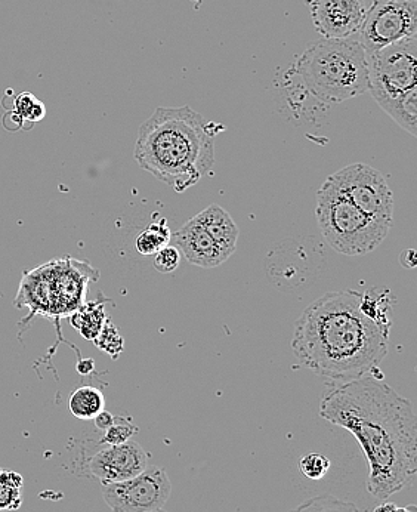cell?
Segmentation results:
<instances>
[{"label":"cell","instance_id":"15","mask_svg":"<svg viewBox=\"0 0 417 512\" xmlns=\"http://www.w3.org/2000/svg\"><path fill=\"white\" fill-rule=\"evenodd\" d=\"M105 409L103 391L91 385H83L71 393L69 397V410L71 415L82 421H94L98 413Z\"/></svg>","mask_w":417,"mask_h":512},{"label":"cell","instance_id":"4","mask_svg":"<svg viewBox=\"0 0 417 512\" xmlns=\"http://www.w3.org/2000/svg\"><path fill=\"white\" fill-rule=\"evenodd\" d=\"M296 74L315 100L341 104L369 91V57L360 40L323 39L308 46Z\"/></svg>","mask_w":417,"mask_h":512},{"label":"cell","instance_id":"23","mask_svg":"<svg viewBox=\"0 0 417 512\" xmlns=\"http://www.w3.org/2000/svg\"><path fill=\"white\" fill-rule=\"evenodd\" d=\"M15 113L27 122H40L45 119L46 109L42 101L37 100L30 92H23L15 100Z\"/></svg>","mask_w":417,"mask_h":512},{"label":"cell","instance_id":"11","mask_svg":"<svg viewBox=\"0 0 417 512\" xmlns=\"http://www.w3.org/2000/svg\"><path fill=\"white\" fill-rule=\"evenodd\" d=\"M315 30L324 39H349L366 17L364 0H308Z\"/></svg>","mask_w":417,"mask_h":512},{"label":"cell","instance_id":"2","mask_svg":"<svg viewBox=\"0 0 417 512\" xmlns=\"http://www.w3.org/2000/svg\"><path fill=\"white\" fill-rule=\"evenodd\" d=\"M360 302L361 293L348 289L326 293L305 308L292 341L299 365L336 382L379 372L389 333L364 316Z\"/></svg>","mask_w":417,"mask_h":512},{"label":"cell","instance_id":"7","mask_svg":"<svg viewBox=\"0 0 417 512\" xmlns=\"http://www.w3.org/2000/svg\"><path fill=\"white\" fill-rule=\"evenodd\" d=\"M100 276L86 262L61 259L27 273L18 293V307L32 308V314L64 317L82 307L88 283Z\"/></svg>","mask_w":417,"mask_h":512},{"label":"cell","instance_id":"25","mask_svg":"<svg viewBox=\"0 0 417 512\" xmlns=\"http://www.w3.org/2000/svg\"><path fill=\"white\" fill-rule=\"evenodd\" d=\"M153 256L154 268L162 274L174 273L176 268L179 267V262H181V252L171 245H166L165 248L160 249Z\"/></svg>","mask_w":417,"mask_h":512},{"label":"cell","instance_id":"26","mask_svg":"<svg viewBox=\"0 0 417 512\" xmlns=\"http://www.w3.org/2000/svg\"><path fill=\"white\" fill-rule=\"evenodd\" d=\"M95 427L98 428V430L105 431L108 430V428L113 425L114 422V416L111 415L110 412H107V410H103V412L98 413L97 416L94 418Z\"/></svg>","mask_w":417,"mask_h":512},{"label":"cell","instance_id":"12","mask_svg":"<svg viewBox=\"0 0 417 512\" xmlns=\"http://www.w3.org/2000/svg\"><path fill=\"white\" fill-rule=\"evenodd\" d=\"M150 465V453L137 441H126L119 446H107L95 453L88 462L89 473L101 483L111 484L138 476Z\"/></svg>","mask_w":417,"mask_h":512},{"label":"cell","instance_id":"16","mask_svg":"<svg viewBox=\"0 0 417 512\" xmlns=\"http://www.w3.org/2000/svg\"><path fill=\"white\" fill-rule=\"evenodd\" d=\"M360 308L364 316L369 317L379 328L389 333L391 330V319H389V311L392 308L391 292L375 288L361 293Z\"/></svg>","mask_w":417,"mask_h":512},{"label":"cell","instance_id":"30","mask_svg":"<svg viewBox=\"0 0 417 512\" xmlns=\"http://www.w3.org/2000/svg\"><path fill=\"white\" fill-rule=\"evenodd\" d=\"M395 512H417L416 505H407V507H397Z\"/></svg>","mask_w":417,"mask_h":512},{"label":"cell","instance_id":"1","mask_svg":"<svg viewBox=\"0 0 417 512\" xmlns=\"http://www.w3.org/2000/svg\"><path fill=\"white\" fill-rule=\"evenodd\" d=\"M320 416L345 428L360 444L369 465L370 495L385 501L412 486L417 473L415 407L383 378L366 375L329 382L321 397Z\"/></svg>","mask_w":417,"mask_h":512},{"label":"cell","instance_id":"5","mask_svg":"<svg viewBox=\"0 0 417 512\" xmlns=\"http://www.w3.org/2000/svg\"><path fill=\"white\" fill-rule=\"evenodd\" d=\"M367 57L370 94L398 126L417 137V36Z\"/></svg>","mask_w":417,"mask_h":512},{"label":"cell","instance_id":"17","mask_svg":"<svg viewBox=\"0 0 417 512\" xmlns=\"http://www.w3.org/2000/svg\"><path fill=\"white\" fill-rule=\"evenodd\" d=\"M107 317H105L103 302H89L74 311L71 316V325L79 330L80 335L88 341H95L103 330Z\"/></svg>","mask_w":417,"mask_h":512},{"label":"cell","instance_id":"28","mask_svg":"<svg viewBox=\"0 0 417 512\" xmlns=\"http://www.w3.org/2000/svg\"><path fill=\"white\" fill-rule=\"evenodd\" d=\"M76 369L80 375H89L95 369L94 360H82V362L77 363Z\"/></svg>","mask_w":417,"mask_h":512},{"label":"cell","instance_id":"10","mask_svg":"<svg viewBox=\"0 0 417 512\" xmlns=\"http://www.w3.org/2000/svg\"><path fill=\"white\" fill-rule=\"evenodd\" d=\"M171 492L168 473L162 467L148 465L129 480L105 484L103 496L113 512H150L162 510Z\"/></svg>","mask_w":417,"mask_h":512},{"label":"cell","instance_id":"29","mask_svg":"<svg viewBox=\"0 0 417 512\" xmlns=\"http://www.w3.org/2000/svg\"><path fill=\"white\" fill-rule=\"evenodd\" d=\"M395 508H397V505L392 504V502H385V504L376 507V510L373 512H395Z\"/></svg>","mask_w":417,"mask_h":512},{"label":"cell","instance_id":"9","mask_svg":"<svg viewBox=\"0 0 417 512\" xmlns=\"http://www.w3.org/2000/svg\"><path fill=\"white\" fill-rule=\"evenodd\" d=\"M358 35L367 54L417 36V0H375Z\"/></svg>","mask_w":417,"mask_h":512},{"label":"cell","instance_id":"8","mask_svg":"<svg viewBox=\"0 0 417 512\" xmlns=\"http://www.w3.org/2000/svg\"><path fill=\"white\" fill-rule=\"evenodd\" d=\"M327 181L364 214L394 222V196L378 169L366 163H352L330 175Z\"/></svg>","mask_w":417,"mask_h":512},{"label":"cell","instance_id":"31","mask_svg":"<svg viewBox=\"0 0 417 512\" xmlns=\"http://www.w3.org/2000/svg\"><path fill=\"white\" fill-rule=\"evenodd\" d=\"M150 512H166V511H163V508H162V510H156V511H150Z\"/></svg>","mask_w":417,"mask_h":512},{"label":"cell","instance_id":"24","mask_svg":"<svg viewBox=\"0 0 417 512\" xmlns=\"http://www.w3.org/2000/svg\"><path fill=\"white\" fill-rule=\"evenodd\" d=\"M95 344L100 347L104 353L110 354L113 359H116L123 351V338L120 336L119 330L116 326L111 325L110 322H105L103 330L100 335L95 339Z\"/></svg>","mask_w":417,"mask_h":512},{"label":"cell","instance_id":"21","mask_svg":"<svg viewBox=\"0 0 417 512\" xmlns=\"http://www.w3.org/2000/svg\"><path fill=\"white\" fill-rule=\"evenodd\" d=\"M104 433L101 444H105V446H119V444L131 440L132 436L138 433V427H135L134 421L131 418H125V416L116 418L114 416L113 425L108 430H105Z\"/></svg>","mask_w":417,"mask_h":512},{"label":"cell","instance_id":"18","mask_svg":"<svg viewBox=\"0 0 417 512\" xmlns=\"http://www.w3.org/2000/svg\"><path fill=\"white\" fill-rule=\"evenodd\" d=\"M24 478L17 471L0 468V512L20 510L24 501Z\"/></svg>","mask_w":417,"mask_h":512},{"label":"cell","instance_id":"14","mask_svg":"<svg viewBox=\"0 0 417 512\" xmlns=\"http://www.w3.org/2000/svg\"><path fill=\"white\" fill-rule=\"evenodd\" d=\"M194 218L208 231L210 237L218 243L225 254L231 256L236 252L239 228L233 217L222 206L210 205Z\"/></svg>","mask_w":417,"mask_h":512},{"label":"cell","instance_id":"3","mask_svg":"<svg viewBox=\"0 0 417 512\" xmlns=\"http://www.w3.org/2000/svg\"><path fill=\"white\" fill-rule=\"evenodd\" d=\"M224 125L209 122L191 107H159L139 126V168L184 193L212 171L215 138Z\"/></svg>","mask_w":417,"mask_h":512},{"label":"cell","instance_id":"6","mask_svg":"<svg viewBox=\"0 0 417 512\" xmlns=\"http://www.w3.org/2000/svg\"><path fill=\"white\" fill-rule=\"evenodd\" d=\"M315 217L327 245L348 256L375 251L392 227V222L364 214L327 180L317 191Z\"/></svg>","mask_w":417,"mask_h":512},{"label":"cell","instance_id":"27","mask_svg":"<svg viewBox=\"0 0 417 512\" xmlns=\"http://www.w3.org/2000/svg\"><path fill=\"white\" fill-rule=\"evenodd\" d=\"M400 262L404 268L413 270V268H415L417 265V255L415 249H406V251L401 252Z\"/></svg>","mask_w":417,"mask_h":512},{"label":"cell","instance_id":"19","mask_svg":"<svg viewBox=\"0 0 417 512\" xmlns=\"http://www.w3.org/2000/svg\"><path fill=\"white\" fill-rule=\"evenodd\" d=\"M171 240V230H169L166 220H160L148 225L145 230H142L135 240V249L139 255L153 256L156 255L160 249L165 248Z\"/></svg>","mask_w":417,"mask_h":512},{"label":"cell","instance_id":"13","mask_svg":"<svg viewBox=\"0 0 417 512\" xmlns=\"http://www.w3.org/2000/svg\"><path fill=\"white\" fill-rule=\"evenodd\" d=\"M174 242L187 261L196 267L209 270L224 264L230 258L210 237L208 231L196 221V218H191L176 231Z\"/></svg>","mask_w":417,"mask_h":512},{"label":"cell","instance_id":"22","mask_svg":"<svg viewBox=\"0 0 417 512\" xmlns=\"http://www.w3.org/2000/svg\"><path fill=\"white\" fill-rule=\"evenodd\" d=\"M298 467L299 471L311 481H320L329 474L332 464H330V459L321 453H307L302 456Z\"/></svg>","mask_w":417,"mask_h":512},{"label":"cell","instance_id":"20","mask_svg":"<svg viewBox=\"0 0 417 512\" xmlns=\"http://www.w3.org/2000/svg\"><path fill=\"white\" fill-rule=\"evenodd\" d=\"M289 512H361L357 505L336 496L323 493V495L313 496L305 499L301 505L293 508Z\"/></svg>","mask_w":417,"mask_h":512}]
</instances>
